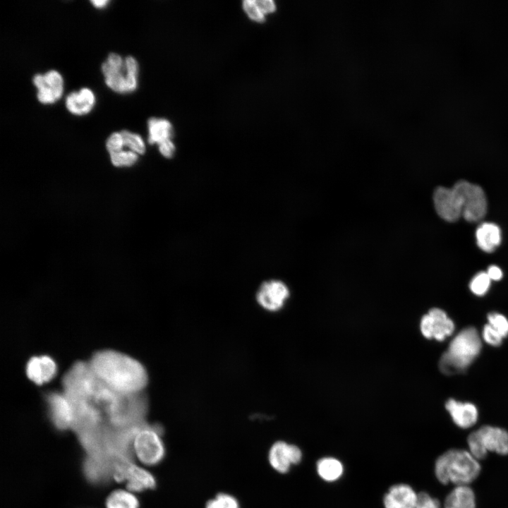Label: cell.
Wrapping results in <instances>:
<instances>
[{
  "instance_id": "1",
  "label": "cell",
  "mask_w": 508,
  "mask_h": 508,
  "mask_svg": "<svg viewBox=\"0 0 508 508\" xmlns=\"http://www.w3.org/2000/svg\"><path fill=\"white\" fill-rule=\"evenodd\" d=\"M62 384L73 409V427L83 434L107 429L133 433L144 424L146 397L113 390L95 376L86 362L75 363L64 376Z\"/></svg>"
},
{
  "instance_id": "2",
  "label": "cell",
  "mask_w": 508,
  "mask_h": 508,
  "mask_svg": "<svg viewBox=\"0 0 508 508\" xmlns=\"http://www.w3.org/2000/svg\"><path fill=\"white\" fill-rule=\"evenodd\" d=\"M95 376L113 390L127 395L143 393L147 384L145 367L124 353L103 350L95 353L87 363Z\"/></svg>"
},
{
  "instance_id": "3",
  "label": "cell",
  "mask_w": 508,
  "mask_h": 508,
  "mask_svg": "<svg viewBox=\"0 0 508 508\" xmlns=\"http://www.w3.org/2000/svg\"><path fill=\"white\" fill-rule=\"evenodd\" d=\"M480 465L471 454L465 449H450L435 461V474L444 485H469L480 474Z\"/></svg>"
},
{
  "instance_id": "4",
  "label": "cell",
  "mask_w": 508,
  "mask_h": 508,
  "mask_svg": "<svg viewBox=\"0 0 508 508\" xmlns=\"http://www.w3.org/2000/svg\"><path fill=\"white\" fill-rule=\"evenodd\" d=\"M481 341L472 327L461 330L452 340L440 360V370L447 375L463 373L480 353Z\"/></svg>"
},
{
  "instance_id": "5",
  "label": "cell",
  "mask_w": 508,
  "mask_h": 508,
  "mask_svg": "<svg viewBox=\"0 0 508 508\" xmlns=\"http://www.w3.org/2000/svg\"><path fill=\"white\" fill-rule=\"evenodd\" d=\"M131 452L144 466H154L162 461L166 448L158 425L144 423L138 428L130 440Z\"/></svg>"
},
{
  "instance_id": "6",
  "label": "cell",
  "mask_w": 508,
  "mask_h": 508,
  "mask_svg": "<svg viewBox=\"0 0 508 508\" xmlns=\"http://www.w3.org/2000/svg\"><path fill=\"white\" fill-rule=\"evenodd\" d=\"M102 71L107 85L116 92H131L137 87L138 65L131 56L123 59L118 54L110 53L102 64Z\"/></svg>"
},
{
  "instance_id": "7",
  "label": "cell",
  "mask_w": 508,
  "mask_h": 508,
  "mask_svg": "<svg viewBox=\"0 0 508 508\" xmlns=\"http://www.w3.org/2000/svg\"><path fill=\"white\" fill-rule=\"evenodd\" d=\"M468 452L477 460L485 459L488 452L508 454V432L504 429L483 425L468 436Z\"/></svg>"
},
{
  "instance_id": "8",
  "label": "cell",
  "mask_w": 508,
  "mask_h": 508,
  "mask_svg": "<svg viewBox=\"0 0 508 508\" xmlns=\"http://www.w3.org/2000/svg\"><path fill=\"white\" fill-rule=\"evenodd\" d=\"M112 476L119 483H124L126 488L135 493L152 490L157 481L154 475L145 466L131 461L117 463Z\"/></svg>"
},
{
  "instance_id": "9",
  "label": "cell",
  "mask_w": 508,
  "mask_h": 508,
  "mask_svg": "<svg viewBox=\"0 0 508 508\" xmlns=\"http://www.w3.org/2000/svg\"><path fill=\"white\" fill-rule=\"evenodd\" d=\"M453 188L459 193L462 202V215L468 222H477L486 213L487 202L483 190L478 185L459 181Z\"/></svg>"
},
{
  "instance_id": "10",
  "label": "cell",
  "mask_w": 508,
  "mask_h": 508,
  "mask_svg": "<svg viewBox=\"0 0 508 508\" xmlns=\"http://www.w3.org/2000/svg\"><path fill=\"white\" fill-rule=\"evenodd\" d=\"M420 329L425 338L443 341L453 333L454 324L445 311L435 308L422 317Z\"/></svg>"
},
{
  "instance_id": "11",
  "label": "cell",
  "mask_w": 508,
  "mask_h": 508,
  "mask_svg": "<svg viewBox=\"0 0 508 508\" xmlns=\"http://www.w3.org/2000/svg\"><path fill=\"white\" fill-rule=\"evenodd\" d=\"M301 459L302 452L298 447L282 440L275 442L268 452L270 465L279 473H287L292 465L299 464Z\"/></svg>"
},
{
  "instance_id": "12",
  "label": "cell",
  "mask_w": 508,
  "mask_h": 508,
  "mask_svg": "<svg viewBox=\"0 0 508 508\" xmlns=\"http://www.w3.org/2000/svg\"><path fill=\"white\" fill-rule=\"evenodd\" d=\"M437 213L443 219L455 222L462 215V202L459 193L452 187H438L433 196Z\"/></svg>"
},
{
  "instance_id": "13",
  "label": "cell",
  "mask_w": 508,
  "mask_h": 508,
  "mask_svg": "<svg viewBox=\"0 0 508 508\" xmlns=\"http://www.w3.org/2000/svg\"><path fill=\"white\" fill-rule=\"evenodd\" d=\"M289 296L287 286L279 280H270L264 282L259 288L256 299L258 304L269 311L280 310Z\"/></svg>"
},
{
  "instance_id": "14",
  "label": "cell",
  "mask_w": 508,
  "mask_h": 508,
  "mask_svg": "<svg viewBox=\"0 0 508 508\" xmlns=\"http://www.w3.org/2000/svg\"><path fill=\"white\" fill-rule=\"evenodd\" d=\"M33 83L37 88V99L42 104H52L62 95L63 78L56 71L51 70L43 75L36 74Z\"/></svg>"
},
{
  "instance_id": "15",
  "label": "cell",
  "mask_w": 508,
  "mask_h": 508,
  "mask_svg": "<svg viewBox=\"0 0 508 508\" xmlns=\"http://www.w3.org/2000/svg\"><path fill=\"white\" fill-rule=\"evenodd\" d=\"M51 418L56 427L61 429L73 427L74 412L71 402L62 392H52L47 398Z\"/></svg>"
},
{
  "instance_id": "16",
  "label": "cell",
  "mask_w": 508,
  "mask_h": 508,
  "mask_svg": "<svg viewBox=\"0 0 508 508\" xmlns=\"http://www.w3.org/2000/svg\"><path fill=\"white\" fill-rule=\"evenodd\" d=\"M28 377L37 385L51 381L57 373V365L49 356H35L29 359L25 368Z\"/></svg>"
},
{
  "instance_id": "17",
  "label": "cell",
  "mask_w": 508,
  "mask_h": 508,
  "mask_svg": "<svg viewBox=\"0 0 508 508\" xmlns=\"http://www.w3.org/2000/svg\"><path fill=\"white\" fill-rule=\"evenodd\" d=\"M418 494L409 485H392L383 500L385 508H416Z\"/></svg>"
},
{
  "instance_id": "18",
  "label": "cell",
  "mask_w": 508,
  "mask_h": 508,
  "mask_svg": "<svg viewBox=\"0 0 508 508\" xmlns=\"http://www.w3.org/2000/svg\"><path fill=\"white\" fill-rule=\"evenodd\" d=\"M445 408L449 413L454 423L461 428L473 426L478 420V410L471 403H462L449 399L445 404Z\"/></svg>"
},
{
  "instance_id": "19",
  "label": "cell",
  "mask_w": 508,
  "mask_h": 508,
  "mask_svg": "<svg viewBox=\"0 0 508 508\" xmlns=\"http://www.w3.org/2000/svg\"><path fill=\"white\" fill-rule=\"evenodd\" d=\"M95 103V97L91 90L84 87L79 92H73L66 98L67 109L75 115L89 113Z\"/></svg>"
},
{
  "instance_id": "20",
  "label": "cell",
  "mask_w": 508,
  "mask_h": 508,
  "mask_svg": "<svg viewBox=\"0 0 508 508\" xmlns=\"http://www.w3.org/2000/svg\"><path fill=\"white\" fill-rule=\"evenodd\" d=\"M477 244L480 249L491 253L501 243V231L497 225L492 223H483L476 232Z\"/></svg>"
},
{
  "instance_id": "21",
  "label": "cell",
  "mask_w": 508,
  "mask_h": 508,
  "mask_svg": "<svg viewBox=\"0 0 508 508\" xmlns=\"http://www.w3.org/2000/svg\"><path fill=\"white\" fill-rule=\"evenodd\" d=\"M444 507L448 508H476V497L468 486L456 485L446 496Z\"/></svg>"
},
{
  "instance_id": "22",
  "label": "cell",
  "mask_w": 508,
  "mask_h": 508,
  "mask_svg": "<svg viewBox=\"0 0 508 508\" xmlns=\"http://www.w3.org/2000/svg\"><path fill=\"white\" fill-rule=\"evenodd\" d=\"M106 508H140V502L135 493L126 488L113 490L105 500Z\"/></svg>"
},
{
  "instance_id": "23",
  "label": "cell",
  "mask_w": 508,
  "mask_h": 508,
  "mask_svg": "<svg viewBox=\"0 0 508 508\" xmlns=\"http://www.w3.org/2000/svg\"><path fill=\"white\" fill-rule=\"evenodd\" d=\"M150 144H160L170 140L172 135L171 123L164 119L150 118L147 122Z\"/></svg>"
},
{
  "instance_id": "24",
  "label": "cell",
  "mask_w": 508,
  "mask_h": 508,
  "mask_svg": "<svg viewBox=\"0 0 508 508\" xmlns=\"http://www.w3.org/2000/svg\"><path fill=\"white\" fill-rule=\"evenodd\" d=\"M317 472L319 476L327 482L338 480L343 474L342 464L333 457H324L317 462Z\"/></svg>"
},
{
  "instance_id": "25",
  "label": "cell",
  "mask_w": 508,
  "mask_h": 508,
  "mask_svg": "<svg viewBox=\"0 0 508 508\" xmlns=\"http://www.w3.org/2000/svg\"><path fill=\"white\" fill-rule=\"evenodd\" d=\"M205 508H240V504L234 496L220 492L208 500Z\"/></svg>"
},
{
  "instance_id": "26",
  "label": "cell",
  "mask_w": 508,
  "mask_h": 508,
  "mask_svg": "<svg viewBox=\"0 0 508 508\" xmlns=\"http://www.w3.org/2000/svg\"><path fill=\"white\" fill-rule=\"evenodd\" d=\"M123 137L124 146L129 147L131 151L136 154H144L145 152V145L142 138L136 134L126 130L121 132Z\"/></svg>"
},
{
  "instance_id": "27",
  "label": "cell",
  "mask_w": 508,
  "mask_h": 508,
  "mask_svg": "<svg viewBox=\"0 0 508 508\" xmlns=\"http://www.w3.org/2000/svg\"><path fill=\"white\" fill-rule=\"evenodd\" d=\"M490 280L487 272H480L475 275L471 281L470 289L474 294L483 296L489 289Z\"/></svg>"
},
{
  "instance_id": "28",
  "label": "cell",
  "mask_w": 508,
  "mask_h": 508,
  "mask_svg": "<svg viewBox=\"0 0 508 508\" xmlns=\"http://www.w3.org/2000/svg\"><path fill=\"white\" fill-rule=\"evenodd\" d=\"M112 164L116 167L131 166L138 160V155L133 151H120L110 154Z\"/></svg>"
},
{
  "instance_id": "29",
  "label": "cell",
  "mask_w": 508,
  "mask_h": 508,
  "mask_svg": "<svg viewBox=\"0 0 508 508\" xmlns=\"http://www.w3.org/2000/svg\"><path fill=\"white\" fill-rule=\"evenodd\" d=\"M489 325L496 329L502 337L508 335V320L498 313H490L488 315Z\"/></svg>"
},
{
  "instance_id": "30",
  "label": "cell",
  "mask_w": 508,
  "mask_h": 508,
  "mask_svg": "<svg viewBox=\"0 0 508 508\" xmlns=\"http://www.w3.org/2000/svg\"><path fill=\"white\" fill-rule=\"evenodd\" d=\"M482 335L485 342L495 346H500L503 338L501 334L489 324L484 326Z\"/></svg>"
},
{
  "instance_id": "31",
  "label": "cell",
  "mask_w": 508,
  "mask_h": 508,
  "mask_svg": "<svg viewBox=\"0 0 508 508\" xmlns=\"http://www.w3.org/2000/svg\"><path fill=\"white\" fill-rule=\"evenodd\" d=\"M243 7L250 18L257 22L265 20V14L262 13L254 0H246L243 2Z\"/></svg>"
},
{
  "instance_id": "32",
  "label": "cell",
  "mask_w": 508,
  "mask_h": 508,
  "mask_svg": "<svg viewBox=\"0 0 508 508\" xmlns=\"http://www.w3.org/2000/svg\"><path fill=\"white\" fill-rule=\"evenodd\" d=\"M123 147V140L120 132L113 133L107 140V149L109 154L119 152Z\"/></svg>"
},
{
  "instance_id": "33",
  "label": "cell",
  "mask_w": 508,
  "mask_h": 508,
  "mask_svg": "<svg viewBox=\"0 0 508 508\" xmlns=\"http://www.w3.org/2000/svg\"><path fill=\"white\" fill-rule=\"evenodd\" d=\"M416 508H440V503L427 492H421L418 494Z\"/></svg>"
},
{
  "instance_id": "34",
  "label": "cell",
  "mask_w": 508,
  "mask_h": 508,
  "mask_svg": "<svg viewBox=\"0 0 508 508\" xmlns=\"http://www.w3.org/2000/svg\"><path fill=\"white\" fill-rule=\"evenodd\" d=\"M159 150L164 157L171 158L174 154L175 145L170 140H169L159 145Z\"/></svg>"
},
{
  "instance_id": "35",
  "label": "cell",
  "mask_w": 508,
  "mask_h": 508,
  "mask_svg": "<svg viewBox=\"0 0 508 508\" xmlns=\"http://www.w3.org/2000/svg\"><path fill=\"white\" fill-rule=\"evenodd\" d=\"M256 5L263 14L275 11L276 5L272 0H254Z\"/></svg>"
},
{
  "instance_id": "36",
  "label": "cell",
  "mask_w": 508,
  "mask_h": 508,
  "mask_svg": "<svg viewBox=\"0 0 508 508\" xmlns=\"http://www.w3.org/2000/svg\"><path fill=\"white\" fill-rule=\"evenodd\" d=\"M489 278L492 280L498 281L502 277V272L497 266L491 265L487 270Z\"/></svg>"
},
{
  "instance_id": "37",
  "label": "cell",
  "mask_w": 508,
  "mask_h": 508,
  "mask_svg": "<svg viewBox=\"0 0 508 508\" xmlns=\"http://www.w3.org/2000/svg\"><path fill=\"white\" fill-rule=\"evenodd\" d=\"M91 3L97 8H102L105 6L108 3L109 1L107 0H94L91 1Z\"/></svg>"
},
{
  "instance_id": "38",
  "label": "cell",
  "mask_w": 508,
  "mask_h": 508,
  "mask_svg": "<svg viewBox=\"0 0 508 508\" xmlns=\"http://www.w3.org/2000/svg\"><path fill=\"white\" fill-rule=\"evenodd\" d=\"M444 508H448V507H444Z\"/></svg>"
}]
</instances>
